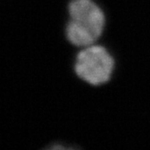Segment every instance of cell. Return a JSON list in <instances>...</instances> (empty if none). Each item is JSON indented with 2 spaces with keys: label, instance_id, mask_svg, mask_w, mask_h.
I'll list each match as a JSON object with an SVG mask.
<instances>
[{
  "label": "cell",
  "instance_id": "2",
  "mask_svg": "<svg viewBox=\"0 0 150 150\" xmlns=\"http://www.w3.org/2000/svg\"><path fill=\"white\" fill-rule=\"evenodd\" d=\"M114 65V59L108 50L100 45H91L78 52L74 71L85 82L98 86L110 80Z\"/></svg>",
  "mask_w": 150,
  "mask_h": 150
},
{
  "label": "cell",
  "instance_id": "1",
  "mask_svg": "<svg viewBox=\"0 0 150 150\" xmlns=\"http://www.w3.org/2000/svg\"><path fill=\"white\" fill-rule=\"evenodd\" d=\"M69 20L65 35L76 47L94 45L102 35L105 27V15L93 0H71L68 5Z\"/></svg>",
  "mask_w": 150,
  "mask_h": 150
}]
</instances>
